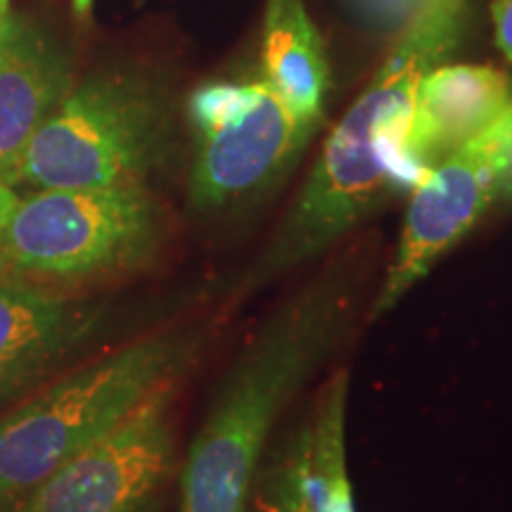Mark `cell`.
I'll return each instance as SVG.
<instances>
[{
	"label": "cell",
	"mask_w": 512,
	"mask_h": 512,
	"mask_svg": "<svg viewBox=\"0 0 512 512\" xmlns=\"http://www.w3.org/2000/svg\"><path fill=\"white\" fill-rule=\"evenodd\" d=\"M344 318L347 285L323 278L252 339L192 439L181 512H247L275 420L328 354Z\"/></svg>",
	"instance_id": "6da1fadb"
},
{
	"label": "cell",
	"mask_w": 512,
	"mask_h": 512,
	"mask_svg": "<svg viewBox=\"0 0 512 512\" xmlns=\"http://www.w3.org/2000/svg\"><path fill=\"white\" fill-rule=\"evenodd\" d=\"M439 67L432 57L396 43L370 86L332 128L309 183L271 245L249 268L247 287H259L316 259L363 221L384 195L413 190L420 171L406 155L415 86Z\"/></svg>",
	"instance_id": "7a4b0ae2"
},
{
	"label": "cell",
	"mask_w": 512,
	"mask_h": 512,
	"mask_svg": "<svg viewBox=\"0 0 512 512\" xmlns=\"http://www.w3.org/2000/svg\"><path fill=\"white\" fill-rule=\"evenodd\" d=\"M197 351L190 332H162L64 375L0 418V501L29 494L174 382Z\"/></svg>",
	"instance_id": "3957f363"
},
{
	"label": "cell",
	"mask_w": 512,
	"mask_h": 512,
	"mask_svg": "<svg viewBox=\"0 0 512 512\" xmlns=\"http://www.w3.org/2000/svg\"><path fill=\"white\" fill-rule=\"evenodd\" d=\"M159 233L157 204L143 185L38 190L17 202L3 261L27 278L86 283L145 264Z\"/></svg>",
	"instance_id": "277c9868"
},
{
	"label": "cell",
	"mask_w": 512,
	"mask_h": 512,
	"mask_svg": "<svg viewBox=\"0 0 512 512\" xmlns=\"http://www.w3.org/2000/svg\"><path fill=\"white\" fill-rule=\"evenodd\" d=\"M157 145L155 98L136 81L98 76L64 95L38 126L19 181L38 190L143 185Z\"/></svg>",
	"instance_id": "5b68a950"
},
{
	"label": "cell",
	"mask_w": 512,
	"mask_h": 512,
	"mask_svg": "<svg viewBox=\"0 0 512 512\" xmlns=\"http://www.w3.org/2000/svg\"><path fill=\"white\" fill-rule=\"evenodd\" d=\"M188 112L200 140L190 178L197 209L266 188L311 140L266 81L209 83L192 93Z\"/></svg>",
	"instance_id": "8992f818"
},
{
	"label": "cell",
	"mask_w": 512,
	"mask_h": 512,
	"mask_svg": "<svg viewBox=\"0 0 512 512\" xmlns=\"http://www.w3.org/2000/svg\"><path fill=\"white\" fill-rule=\"evenodd\" d=\"M166 382L95 444L31 489L17 512H138L174 458Z\"/></svg>",
	"instance_id": "52a82bcc"
},
{
	"label": "cell",
	"mask_w": 512,
	"mask_h": 512,
	"mask_svg": "<svg viewBox=\"0 0 512 512\" xmlns=\"http://www.w3.org/2000/svg\"><path fill=\"white\" fill-rule=\"evenodd\" d=\"M503 169L501 117L453 155L434 164L415 185L401 240L377 292L373 318L392 311L432 266L477 226L498 202Z\"/></svg>",
	"instance_id": "ba28073f"
},
{
	"label": "cell",
	"mask_w": 512,
	"mask_h": 512,
	"mask_svg": "<svg viewBox=\"0 0 512 512\" xmlns=\"http://www.w3.org/2000/svg\"><path fill=\"white\" fill-rule=\"evenodd\" d=\"M512 98L510 76L491 64H441L415 86L406 155L420 171L494 126Z\"/></svg>",
	"instance_id": "9c48e42d"
},
{
	"label": "cell",
	"mask_w": 512,
	"mask_h": 512,
	"mask_svg": "<svg viewBox=\"0 0 512 512\" xmlns=\"http://www.w3.org/2000/svg\"><path fill=\"white\" fill-rule=\"evenodd\" d=\"M98 325L93 306L0 278V399L17 394Z\"/></svg>",
	"instance_id": "30bf717a"
},
{
	"label": "cell",
	"mask_w": 512,
	"mask_h": 512,
	"mask_svg": "<svg viewBox=\"0 0 512 512\" xmlns=\"http://www.w3.org/2000/svg\"><path fill=\"white\" fill-rule=\"evenodd\" d=\"M69 93L62 57L15 17L0 22V183H19L24 152Z\"/></svg>",
	"instance_id": "8fae6325"
},
{
	"label": "cell",
	"mask_w": 512,
	"mask_h": 512,
	"mask_svg": "<svg viewBox=\"0 0 512 512\" xmlns=\"http://www.w3.org/2000/svg\"><path fill=\"white\" fill-rule=\"evenodd\" d=\"M261 67L264 81L285 102L297 126L313 136L323 121L330 69L325 43L304 0H268Z\"/></svg>",
	"instance_id": "7c38bea8"
},
{
	"label": "cell",
	"mask_w": 512,
	"mask_h": 512,
	"mask_svg": "<svg viewBox=\"0 0 512 512\" xmlns=\"http://www.w3.org/2000/svg\"><path fill=\"white\" fill-rule=\"evenodd\" d=\"M366 27L394 36L396 43L411 41L427 48L439 60L451 55L463 41L465 0H347Z\"/></svg>",
	"instance_id": "4fadbf2b"
},
{
	"label": "cell",
	"mask_w": 512,
	"mask_h": 512,
	"mask_svg": "<svg viewBox=\"0 0 512 512\" xmlns=\"http://www.w3.org/2000/svg\"><path fill=\"white\" fill-rule=\"evenodd\" d=\"M254 512H316L309 486L306 432L299 434L275 465L266 470Z\"/></svg>",
	"instance_id": "5bb4252c"
},
{
	"label": "cell",
	"mask_w": 512,
	"mask_h": 512,
	"mask_svg": "<svg viewBox=\"0 0 512 512\" xmlns=\"http://www.w3.org/2000/svg\"><path fill=\"white\" fill-rule=\"evenodd\" d=\"M503 128V169L498 183V202H512V98L501 114Z\"/></svg>",
	"instance_id": "9a60e30c"
},
{
	"label": "cell",
	"mask_w": 512,
	"mask_h": 512,
	"mask_svg": "<svg viewBox=\"0 0 512 512\" xmlns=\"http://www.w3.org/2000/svg\"><path fill=\"white\" fill-rule=\"evenodd\" d=\"M491 19H494L496 46L501 48L505 60L512 64V0H494Z\"/></svg>",
	"instance_id": "2e32d148"
},
{
	"label": "cell",
	"mask_w": 512,
	"mask_h": 512,
	"mask_svg": "<svg viewBox=\"0 0 512 512\" xmlns=\"http://www.w3.org/2000/svg\"><path fill=\"white\" fill-rule=\"evenodd\" d=\"M19 197L17 192L12 190V185L0 183V261H3V249H5V238H8V226L12 214H15Z\"/></svg>",
	"instance_id": "e0dca14e"
},
{
	"label": "cell",
	"mask_w": 512,
	"mask_h": 512,
	"mask_svg": "<svg viewBox=\"0 0 512 512\" xmlns=\"http://www.w3.org/2000/svg\"><path fill=\"white\" fill-rule=\"evenodd\" d=\"M91 8H93V0H74V12L79 17H88Z\"/></svg>",
	"instance_id": "ac0fdd59"
},
{
	"label": "cell",
	"mask_w": 512,
	"mask_h": 512,
	"mask_svg": "<svg viewBox=\"0 0 512 512\" xmlns=\"http://www.w3.org/2000/svg\"><path fill=\"white\" fill-rule=\"evenodd\" d=\"M19 508V501H0V512H17Z\"/></svg>",
	"instance_id": "d6986e66"
},
{
	"label": "cell",
	"mask_w": 512,
	"mask_h": 512,
	"mask_svg": "<svg viewBox=\"0 0 512 512\" xmlns=\"http://www.w3.org/2000/svg\"><path fill=\"white\" fill-rule=\"evenodd\" d=\"M5 10H8V0H0V22H3Z\"/></svg>",
	"instance_id": "ffe728a7"
},
{
	"label": "cell",
	"mask_w": 512,
	"mask_h": 512,
	"mask_svg": "<svg viewBox=\"0 0 512 512\" xmlns=\"http://www.w3.org/2000/svg\"><path fill=\"white\" fill-rule=\"evenodd\" d=\"M138 512H143V510H138Z\"/></svg>",
	"instance_id": "44dd1931"
}]
</instances>
